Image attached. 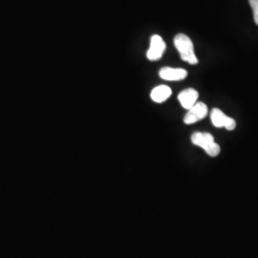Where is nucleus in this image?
<instances>
[{
	"mask_svg": "<svg viewBox=\"0 0 258 258\" xmlns=\"http://www.w3.org/2000/svg\"><path fill=\"white\" fill-rule=\"evenodd\" d=\"M159 75L161 79L168 81V82H178L184 80L187 76V72L182 68H171V67H164L160 70Z\"/></svg>",
	"mask_w": 258,
	"mask_h": 258,
	"instance_id": "423d86ee",
	"label": "nucleus"
},
{
	"mask_svg": "<svg viewBox=\"0 0 258 258\" xmlns=\"http://www.w3.org/2000/svg\"><path fill=\"white\" fill-rule=\"evenodd\" d=\"M211 120H212V124L218 128L225 127V128L231 131L236 127L235 120L231 117H228L219 108L212 109V113H211Z\"/></svg>",
	"mask_w": 258,
	"mask_h": 258,
	"instance_id": "7ed1b4c3",
	"label": "nucleus"
},
{
	"mask_svg": "<svg viewBox=\"0 0 258 258\" xmlns=\"http://www.w3.org/2000/svg\"><path fill=\"white\" fill-rule=\"evenodd\" d=\"M249 2L253 12V19L258 25V0H249Z\"/></svg>",
	"mask_w": 258,
	"mask_h": 258,
	"instance_id": "1a4fd4ad",
	"label": "nucleus"
},
{
	"mask_svg": "<svg viewBox=\"0 0 258 258\" xmlns=\"http://www.w3.org/2000/svg\"><path fill=\"white\" fill-rule=\"evenodd\" d=\"M172 91L170 87L166 85H159L155 87L151 93H150V98L151 100L157 103H162L166 102V100L171 96Z\"/></svg>",
	"mask_w": 258,
	"mask_h": 258,
	"instance_id": "6e6552de",
	"label": "nucleus"
},
{
	"mask_svg": "<svg viewBox=\"0 0 258 258\" xmlns=\"http://www.w3.org/2000/svg\"><path fill=\"white\" fill-rule=\"evenodd\" d=\"M174 45L184 61L192 65L198 63V58L194 53V43L189 37L184 34H178L174 37Z\"/></svg>",
	"mask_w": 258,
	"mask_h": 258,
	"instance_id": "f257e3e1",
	"label": "nucleus"
},
{
	"mask_svg": "<svg viewBox=\"0 0 258 258\" xmlns=\"http://www.w3.org/2000/svg\"><path fill=\"white\" fill-rule=\"evenodd\" d=\"M191 142L195 146L204 149L209 156L216 157L221 151L219 145L215 143L211 133L195 132L191 136Z\"/></svg>",
	"mask_w": 258,
	"mask_h": 258,
	"instance_id": "f03ea898",
	"label": "nucleus"
},
{
	"mask_svg": "<svg viewBox=\"0 0 258 258\" xmlns=\"http://www.w3.org/2000/svg\"><path fill=\"white\" fill-rule=\"evenodd\" d=\"M166 48V43L163 38L158 35H154L150 38V46L147 53V57L152 61L158 60L163 56Z\"/></svg>",
	"mask_w": 258,
	"mask_h": 258,
	"instance_id": "20e7f679",
	"label": "nucleus"
},
{
	"mask_svg": "<svg viewBox=\"0 0 258 258\" xmlns=\"http://www.w3.org/2000/svg\"><path fill=\"white\" fill-rule=\"evenodd\" d=\"M207 115H208V106L204 102H197V103H195L185 114L184 118V123L192 124L199 120H203Z\"/></svg>",
	"mask_w": 258,
	"mask_h": 258,
	"instance_id": "39448f33",
	"label": "nucleus"
},
{
	"mask_svg": "<svg viewBox=\"0 0 258 258\" xmlns=\"http://www.w3.org/2000/svg\"><path fill=\"white\" fill-rule=\"evenodd\" d=\"M199 94L194 88H187L179 94L178 100L184 109H190L195 103H197Z\"/></svg>",
	"mask_w": 258,
	"mask_h": 258,
	"instance_id": "0eeeda50",
	"label": "nucleus"
}]
</instances>
